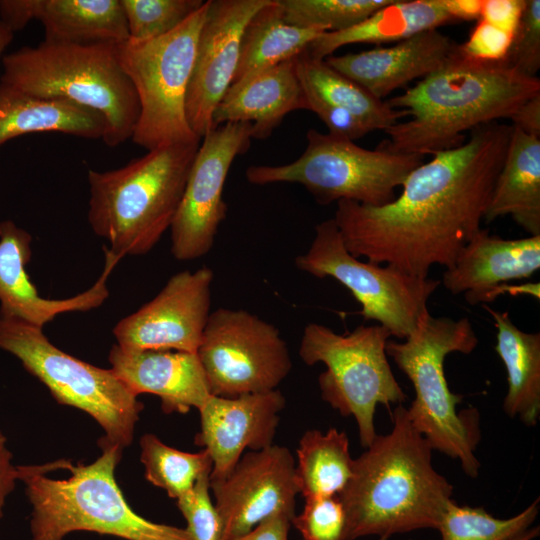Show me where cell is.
I'll use <instances>...</instances> for the list:
<instances>
[{
	"label": "cell",
	"instance_id": "6da1fadb",
	"mask_svg": "<svg viewBox=\"0 0 540 540\" xmlns=\"http://www.w3.org/2000/svg\"><path fill=\"white\" fill-rule=\"evenodd\" d=\"M511 133L498 121L472 129L462 145L416 167L386 205L338 201L333 219L346 249L419 278L434 265L450 268L481 229Z\"/></svg>",
	"mask_w": 540,
	"mask_h": 540
},
{
	"label": "cell",
	"instance_id": "7a4b0ae2",
	"mask_svg": "<svg viewBox=\"0 0 540 540\" xmlns=\"http://www.w3.org/2000/svg\"><path fill=\"white\" fill-rule=\"evenodd\" d=\"M540 94V79L502 61H481L454 45L444 63L386 103L410 118L384 131L378 146L421 157L459 147L465 132L499 119H511L527 100Z\"/></svg>",
	"mask_w": 540,
	"mask_h": 540
},
{
	"label": "cell",
	"instance_id": "3957f363",
	"mask_svg": "<svg viewBox=\"0 0 540 540\" xmlns=\"http://www.w3.org/2000/svg\"><path fill=\"white\" fill-rule=\"evenodd\" d=\"M392 422L389 433L376 435L354 459L352 476L338 495L348 540L437 529L452 501L453 486L433 467V449L402 404L394 409Z\"/></svg>",
	"mask_w": 540,
	"mask_h": 540
},
{
	"label": "cell",
	"instance_id": "277c9868",
	"mask_svg": "<svg viewBox=\"0 0 540 540\" xmlns=\"http://www.w3.org/2000/svg\"><path fill=\"white\" fill-rule=\"evenodd\" d=\"M100 448L101 455L89 464L57 460L58 469L70 472L64 479L47 477L53 462L17 466L32 505V540H63L81 530L126 540H192L186 528L155 523L134 512L115 478L123 450Z\"/></svg>",
	"mask_w": 540,
	"mask_h": 540
},
{
	"label": "cell",
	"instance_id": "5b68a950",
	"mask_svg": "<svg viewBox=\"0 0 540 540\" xmlns=\"http://www.w3.org/2000/svg\"><path fill=\"white\" fill-rule=\"evenodd\" d=\"M200 142L161 146L123 167L88 171V222L108 251L119 259L147 254L170 229Z\"/></svg>",
	"mask_w": 540,
	"mask_h": 540
},
{
	"label": "cell",
	"instance_id": "8992f818",
	"mask_svg": "<svg viewBox=\"0 0 540 540\" xmlns=\"http://www.w3.org/2000/svg\"><path fill=\"white\" fill-rule=\"evenodd\" d=\"M3 83L26 94L60 99L100 113L110 148L131 139L139 117L136 91L122 70L116 44L43 40L2 58Z\"/></svg>",
	"mask_w": 540,
	"mask_h": 540
},
{
	"label": "cell",
	"instance_id": "52a82bcc",
	"mask_svg": "<svg viewBox=\"0 0 540 540\" xmlns=\"http://www.w3.org/2000/svg\"><path fill=\"white\" fill-rule=\"evenodd\" d=\"M478 338L467 317H434L426 310L412 333L402 342L388 340L386 353L413 385L415 398L407 409L413 427L432 449L458 459L463 471L475 478L480 463L475 457L479 441L475 409L457 413L462 396L450 391L444 360L453 352L470 354Z\"/></svg>",
	"mask_w": 540,
	"mask_h": 540
},
{
	"label": "cell",
	"instance_id": "ba28073f",
	"mask_svg": "<svg viewBox=\"0 0 540 540\" xmlns=\"http://www.w3.org/2000/svg\"><path fill=\"white\" fill-rule=\"evenodd\" d=\"M307 146L298 159L282 165H252L246 169L249 183H297L320 205L341 200L383 206L396 198L408 175L423 157L374 150L349 139L309 129Z\"/></svg>",
	"mask_w": 540,
	"mask_h": 540
},
{
	"label": "cell",
	"instance_id": "9c48e42d",
	"mask_svg": "<svg viewBox=\"0 0 540 540\" xmlns=\"http://www.w3.org/2000/svg\"><path fill=\"white\" fill-rule=\"evenodd\" d=\"M0 349L22 366L62 405L80 409L103 429L99 446L121 450L134 438L143 404L113 373L73 357L53 345L43 328L0 317Z\"/></svg>",
	"mask_w": 540,
	"mask_h": 540
},
{
	"label": "cell",
	"instance_id": "30bf717a",
	"mask_svg": "<svg viewBox=\"0 0 540 540\" xmlns=\"http://www.w3.org/2000/svg\"><path fill=\"white\" fill-rule=\"evenodd\" d=\"M208 5L209 0L161 37L116 44L118 62L139 101L131 140L148 151L201 140L188 124L186 96Z\"/></svg>",
	"mask_w": 540,
	"mask_h": 540
},
{
	"label": "cell",
	"instance_id": "8fae6325",
	"mask_svg": "<svg viewBox=\"0 0 540 540\" xmlns=\"http://www.w3.org/2000/svg\"><path fill=\"white\" fill-rule=\"evenodd\" d=\"M388 329L359 325L348 334L308 323L299 356L308 366L323 363L318 377L322 399L342 416L355 418L359 440L367 448L376 437L374 415L378 404H402L406 394L396 380L386 353Z\"/></svg>",
	"mask_w": 540,
	"mask_h": 540
},
{
	"label": "cell",
	"instance_id": "7c38bea8",
	"mask_svg": "<svg viewBox=\"0 0 540 540\" xmlns=\"http://www.w3.org/2000/svg\"><path fill=\"white\" fill-rule=\"evenodd\" d=\"M295 266L316 278L331 277L345 286L361 305L364 320L376 321L391 337L405 339L428 310L440 280L419 278L386 264L363 262L345 247L334 219L315 227L309 249Z\"/></svg>",
	"mask_w": 540,
	"mask_h": 540
},
{
	"label": "cell",
	"instance_id": "4fadbf2b",
	"mask_svg": "<svg viewBox=\"0 0 540 540\" xmlns=\"http://www.w3.org/2000/svg\"><path fill=\"white\" fill-rule=\"evenodd\" d=\"M196 354L211 394L221 397L275 390L292 368L278 328L244 309L211 312Z\"/></svg>",
	"mask_w": 540,
	"mask_h": 540
},
{
	"label": "cell",
	"instance_id": "5bb4252c",
	"mask_svg": "<svg viewBox=\"0 0 540 540\" xmlns=\"http://www.w3.org/2000/svg\"><path fill=\"white\" fill-rule=\"evenodd\" d=\"M251 139L247 122L224 123L202 137L170 226L176 260L192 261L212 249L227 214L223 190L228 172L235 158L249 149Z\"/></svg>",
	"mask_w": 540,
	"mask_h": 540
},
{
	"label": "cell",
	"instance_id": "9a60e30c",
	"mask_svg": "<svg viewBox=\"0 0 540 540\" xmlns=\"http://www.w3.org/2000/svg\"><path fill=\"white\" fill-rule=\"evenodd\" d=\"M213 280L207 266L172 275L152 300L115 325L116 345L127 352L196 353L211 313Z\"/></svg>",
	"mask_w": 540,
	"mask_h": 540
},
{
	"label": "cell",
	"instance_id": "2e32d148",
	"mask_svg": "<svg viewBox=\"0 0 540 540\" xmlns=\"http://www.w3.org/2000/svg\"><path fill=\"white\" fill-rule=\"evenodd\" d=\"M225 540H234L279 513L295 515L299 489L287 447L271 445L244 453L223 480L210 482Z\"/></svg>",
	"mask_w": 540,
	"mask_h": 540
},
{
	"label": "cell",
	"instance_id": "e0dca14e",
	"mask_svg": "<svg viewBox=\"0 0 540 540\" xmlns=\"http://www.w3.org/2000/svg\"><path fill=\"white\" fill-rule=\"evenodd\" d=\"M269 0H209L186 96V117L202 139L212 116L233 82L243 30Z\"/></svg>",
	"mask_w": 540,
	"mask_h": 540
},
{
	"label": "cell",
	"instance_id": "ac0fdd59",
	"mask_svg": "<svg viewBox=\"0 0 540 540\" xmlns=\"http://www.w3.org/2000/svg\"><path fill=\"white\" fill-rule=\"evenodd\" d=\"M286 400L278 390L236 397L210 395L201 408L195 444L211 456L210 482L225 479L246 449L273 445L279 414Z\"/></svg>",
	"mask_w": 540,
	"mask_h": 540
},
{
	"label": "cell",
	"instance_id": "d6986e66",
	"mask_svg": "<svg viewBox=\"0 0 540 540\" xmlns=\"http://www.w3.org/2000/svg\"><path fill=\"white\" fill-rule=\"evenodd\" d=\"M32 236L12 220L0 222V317L15 318L43 328L57 315L84 312L101 306L109 296L106 281L120 260L105 249L101 276L86 291L67 299H46L39 295L26 272Z\"/></svg>",
	"mask_w": 540,
	"mask_h": 540
},
{
	"label": "cell",
	"instance_id": "ffe728a7",
	"mask_svg": "<svg viewBox=\"0 0 540 540\" xmlns=\"http://www.w3.org/2000/svg\"><path fill=\"white\" fill-rule=\"evenodd\" d=\"M540 268V236L504 239L480 229L461 249L440 281L470 305L493 302L509 281L530 278Z\"/></svg>",
	"mask_w": 540,
	"mask_h": 540
},
{
	"label": "cell",
	"instance_id": "44dd1931",
	"mask_svg": "<svg viewBox=\"0 0 540 540\" xmlns=\"http://www.w3.org/2000/svg\"><path fill=\"white\" fill-rule=\"evenodd\" d=\"M115 376L136 396L150 393L164 413L186 414L200 409L211 395L196 353L171 350L127 352L114 345L108 356Z\"/></svg>",
	"mask_w": 540,
	"mask_h": 540
},
{
	"label": "cell",
	"instance_id": "7402d4cb",
	"mask_svg": "<svg viewBox=\"0 0 540 540\" xmlns=\"http://www.w3.org/2000/svg\"><path fill=\"white\" fill-rule=\"evenodd\" d=\"M455 43L438 29L416 34L390 47L324 59L334 70L353 80L378 99L425 78L449 56Z\"/></svg>",
	"mask_w": 540,
	"mask_h": 540
},
{
	"label": "cell",
	"instance_id": "603a6c76",
	"mask_svg": "<svg viewBox=\"0 0 540 540\" xmlns=\"http://www.w3.org/2000/svg\"><path fill=\"white\" fill-rule=\"evenodd\" d=\"M300 109L306 110V98L295 57L232 83L213 113L212 125L247 122L252 138L265 140L287 114Z\"/></svg>",
	"mask_w": 540,
	"mask_h": 540
},
{
	"label": "cell",
	"instance_id": "cb8c5ba5",
	"mask_svg": "<svg viewBox=\"0 0 540 540\" xmlns=\"http://www.w3.org/2000/svg\"><path fill=\"white\" fill-rule=\"evenodd\" d=\"M503 216H511L529 236H540V137L513 126L484 221Z\"/></svg>",
	"mask_w": 540,
	"mask_h": 540
},
{
	"label": "cell",
	"instance_id": "d4e9b609",
	"mask_svg": "<svg viewBox=\"0 0 540 540\" xmlns=\"http://www.w3.org/2000/svg\"><path fill=\"white\" fill-rule=\"evenodd\" d=\"M455 22L443 0H393L346 30L322 33L305 52L312 58L324 60L349 44L399 42Z\"/></svg>",
	"mask_w": 540,
	"mask_h": 540
},
{
	"label": "cell",
	"instance_id": "484cf974",
	"mask_svg": "<svg viewBox=\"0 0 540 540\" xmlns=\"http://www.w3.org/2000/svg\"><path fill=\"white\" fill-rule=\"evenodd\" d=\"M106 122L89 108L60 100L32 96L0 83V148L18 136L63 133L103 139Z\"/></svg>",
	"mask_w": 540,
	"mask_h": 540
},
{
	"label": "cell",
	"instance_id": "4316f807",
	"mask_svg": "<svg viewBox=\"0 0 540 540\" xmlns=\"http://www.w3.org/2000/svg\"><path fill=\"white\" fill-rule=\"evenodd\" d=\"M496 328L495 351L507 372L508 391L503 409L527 426L540 417V333L519 329L508 312H498L483 304Z\"/></svg>",
	"mask_w": 540,
	"mask_h": 540
},
{
	"label": "cell",
	"instance_id": "83f0119b",
	"mask_svg": "<svg viewBox=\"0 0 540 540\" xmlns=\"http://www.w3.org/2000/svg\"><path fill=\"white\" fill-rule=\"evenodd\" d=\"M44 40L119 44L129 38L120 0H34Z\"/></svg>",
	"mask_w": 540,
	"mask_h": 540
},
{
	"label": "cell",
	"instance_id": "f1b7e54d",
	"mask_svg": "<svg viewBox=\"0 0 540 540\" xmlns=\"http://www.w3.org/2000/svg\"><path fill=\"white\" fill-rule=\"evenodd\" d=\"M322 31L284 20L278 0H269L245 26L232 83L300 55Z\"/></svg>",
	"mask_w": 540,
	"mask_h": 540
},
{
	"label": "cell",
	"instance_id": "f546056e",
	"mask_svg": "<svg viewBox=\"0 0 540 540\" xmlns=\"http://www.w3.org/2000/svg\"><path fill=\"white\" fill-rule=\"evenodd\" d=\"M296 69L304 91L332 106L345 109L371 132L386 131L407 113L391 108L386 101L330 67L325 60L305 51L296 57Z\"/></svg>",
	"mask_w": 540,
	"mask_h": 540
},
{
	"label": "cell",
	"instance_id": "4dcf8cb0",
	"mask_svg": "<svg viewBox=\"0 0 540 540\" xmlns=\"http://www.w3.org/2000/svg\"><path fill=\"white\" fill-rule=\"evenodd\" d=\"M353 463L344 431H306L299 441L295 465L299 494L305 499L338 496L352 476Z\"/></svg>",
	"mask_w": 540,
	"mask_h": 540
},
{
	"label": "cell",
	"instance_id": "1f68e13d",
	"mask_svg": "<svg viewBox=\"0 0 540 540\" xmlns=\"http://www.w3.org/2000/svg\"><path fill=\"white\" fill-rule=\"evenodd\" d=\"M140 449L146 479L176 500L188 493L202 475L212 470V459L205 449L197 453L180 451L151 433L141 437Z\"/></svg>",
	"mask_w": 540,
	"mask_h": 540
},
{
	"label": "cell",
	"instance_id": "d6a6232c",
	"mask_svg": "<svg viewBox=\"0 0 540 540\" xmlns=\"http://www.w3.org/2000/svg\"><path fill=\"white\" fill-rule=\"evenodd\" d=\"M539 512V498L517 515L502 519L481 507L459 506L451 501L437 530L441 540H510L527 530Z\"/></svg>",
	"mask_w": 540,
	"mask_h": 540
},
{
	"label": "cell",
	"instance_id": "836d02e7",
	"mask_svg": "<svg viewBox=\"0 0 540 540\" xmlns=\"http://www.w3.org/2000/svg\"><path fill=\"white\" fill-rule=\"evenodd\" d=\"M284 20L322 32L346 30L393 0H278Z\"/></svg>",
	"mask_w": 540,
	"mask_h": 540
},
{
	"label": "cell",
	"instance_id": "e575fe53",
	"mask_svg": "<svg viewBox=\"0 0 540 540\" xmlns=\"http://www.w3.org/2000/svg\"><path fill=\"white\" fill-rule=\"evenodd\" d=\"M129 38L146 40L161 37L198 11L203 0H120Z\"/></svg>",
	"mask_w": 540,
	"mask_h": 540
},
{
	"label": "cell",
	"instance_id": "d590c367",
	"mask_svg": "<svg viewBox=\"0 0 540 540\" xmlns=\"http://www.w3.org/2000/svg\"><path fill=\"white\" fill-rule=\"evenodd\" d=\"M291 524L303 540H348L346 512L338 496L306 498L303 511L294 515Z\"/></svg>",
	"mask_w": 540,
	"mask_h": 540
},
{
	"label": "cell",
	"instance_id": "8d00e7d4",
	"mask_svg": "<svg viewBox=\"0 0 540 540\" xmlns=\"http://www.w3.org/2000/svg\"><path fill=\"white\" fill-rule=\"evenodd\" d=\"M192 540H225L224 524L210 496V473L202 475L194 487L177 499Z\"/></svg>",
	"mask_w": 540,
	"mask_h": 540
},
{
	"label": "cell",
	"instance_id": "74e56055",
	"mask_svg": "<svg viewBox=\"0 0 540 540\" xmlns=\"http://www.w3.org/2000/svg\"><path fill=\"white\" fill-rule=\"evenodd\" d=\"M504 61L526 76L537 77L540 69V0H526Z\"/></svg>",
	"mask_w": 540,
	"mask_h": 540
},
{
	"label": "cell",
	"instance_id": "f35d334b",
	"mask_svg": "<svg viewBox=\"0 0 540 540\" xmlns=\"http://www.w3.org/2000/svg\"><path fill=\"white\" fill-rule=\"evenodd\" d=\"M513 35L478 20L468 39L460 44L461 50L469 57L481 61H502L511 46Z\"/></svg>",
	"mask_w": 540,
	"mask_h": 540
},
{
	"label": "cell",
	"instance_id": "ab89813d",
	"mask_svg": "<svg viewBox=\"0 0 540 540\" xmlns=\"http://www.w3.org/2000/svg\"><path fill=\"white\" fill-rule=\"evenodd\" d=\"M305 98L306 110L319 117L328 128V133L355 141L371 132L349 111L325 103L306 92Z\"/></svg>",
	"mask_w": 540,
	"mask_h": 540
},
{
	"label": "cell",
	"instance_id": "60d3db41",
	"mask_svg": "<svg viewBox=\"0 0 540 540\" xmlns=\"http://www.w3.org/2000/svg\"><path fill=\"white\" fill-rule=\"evenodd\" d=\"M526 0H482L480 19L514 36Z\"/></svg>",
	"mask_w": 540,
	"mask_h": 540
},
{
	"label": "cell",
	"instance_id": "b9f144b4",
	"mask_svg": "<svg viewBox=\"0 0 540 540\" xmlns=\"http://www.w3.org/2000/svg\"><path fill=\"white\" fill-rule=\"evenodd\" d=\"M293 517L285 513L275 514L234 540H288Z\"/></svg>",
	"mask_w": 540,
	"mask_h": 540
},
{
	"label": "cell",
	"instance_id": "7bdbcfd3",
	"mask_svg": "<svg viewBox=\"0 0 540 540\" xmlns=\"http://www.w3.org/2000/svg\"><path fill=\"white\" fill-rule=\"evenodd\" d=\"M0 19L13 32L34 20V0H0Z\"/></svg>",
	"mask_w": 540,
	"mask_h": 540
},
{
	"label": "cell",
	"instance_id": "ee69618b",
	"mask_svg": "<svg viewBox=\"0 0 540 540\" xmlns=\"http://www.w3.org/2000/svg\"><path fill=\"white\" fill-rule=\"evenodd\" d=\"M18 480L17 466L12 463V453L7 448V439L0 431V518L9 494Z\"/></svg>",
	"mask_w": 540,
	"mask_h": 540
},
{
	"label": "cell",
	"instance_id": "f6af8a7d",
	"mask_svg": "<svg viewBox=\"0 0 540 540\" xmlns=\"http://www.w3.org/2000/svg\"><path fill=\"white\" fill-rule=\"evenodd\" d=\"M510 120L513 127L540 137V94L523 103Z\"/></svg>",
	"mask_w": 540,
	"mask_h": 540
},
{
	"label": "cell",
	"instance_id": "bcb514c9",
	"mask_svg": "<svg viewBox=\"0 0 540 540\" xmlns=\"http://www.w3.org/2000/svg\"><path fill=\"white\" fill-rule=\"evenodd\" d=\"M443 4L456 22L480 19L482 0H443Z\"/></svg>",
	"mask_w": 540,
	"mask_h": 540
},
{
	"label": "cell",
	"instance_id": "7dc6e473",
	"mask_svg": "<svg viewBox=\"0 0 540 540\" xmlns=\"http://www.w3.org/2000/svg\"><path fill=\"white\" fill-rule=\"evenodd\" d=\"M14 38V33L0 19V62L4 56V52L11 44Z\"/></svg>",
	"mask_w": 540,
	"mask_h": 540
},
{
	"label": "cell",
	"instance_id": "c3c4849f",
	"mask_svg": "<svg viewBox=\"0 0 540 540\" xmlns=\"http://www.w3.org/2000/svg\"><path fill=\"white\" fill-rule=\"evenodd\" d=\"M539 527H530L527 530L517 534L510 540H533L539 535Z\"/></svg>",
	"mask_w": 540,
	"mask_h": 540
},
{
	"label": "cell",
	"instance_id": "681fc988",
	"mask_svg": "<svg viewBox=\"0 0 540 540\" xmlns=\"http://www.w3.org/2000/svg\"><path fill=\"white\" fill-rule=\"evenodd\" d=\"M377 540H387L386 538H378Z\"/></svg>",
	"mask_w": 540,
	"mask_h": 540
}]
</instances>
